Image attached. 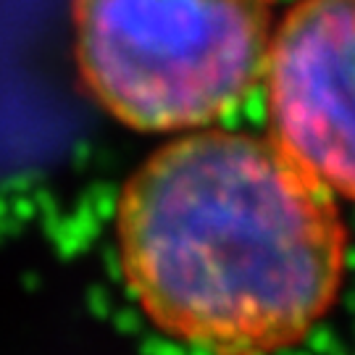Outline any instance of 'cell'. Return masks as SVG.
Listing matches in <instances>:
<instances>
[{"mask_svg": "<svg viewBox=\"0 0 355 355\" xmlns=\"http://www.w3.org/2000/svg\"><path fill=\"white\" fill-rule=\"evenodd\" d=\"M268 137L337 203H355V0H297L274 29Z\"/></svg>", "mask_w": 355, "mask_h": 355, "instance_id": "3957f363", "label": "cell"}, {"mask_svg": "<svg viewBox=\"0 0 355 355\" xmlns=\"http://www.w3.org/2000/svg\"><path fill=\"white\" fill-rule=\"evenodd\" d=\"M82 85L140 132H198L263 82L271 0H74Z\"/></svg>", "mask_w": 355, "mask_h": 355, "instance_id": "7a4b0ae2", "label": "cell"}, {"mask_svg": "<svg viewBox=\"0 0 355 355\" xmlns=\"http://www.w3.org/2000/svg\"><path fill=\"white\" fill-rule=\"evenodd\" d=\"M116 253L166 337L211 355H277L337 303L347 229L337 200L271 137L198 129L124 182Z\"/></svg>", "mask_w": 355, "mask_h": 355, "instance_id": "6da1fadb", "label": "cell"}]
</instances>
